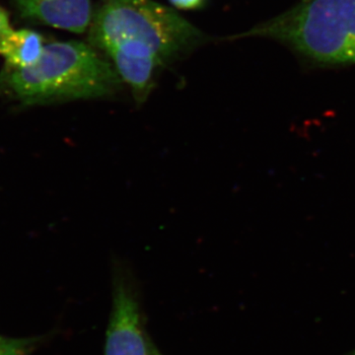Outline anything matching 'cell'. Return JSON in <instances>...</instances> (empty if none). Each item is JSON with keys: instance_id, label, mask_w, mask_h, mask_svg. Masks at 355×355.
Masks as SVG:
<instances>
[{"instance_id": "obj_10", "label": "cell", "mask_w": 355, "mask_h": 355, "mask_svg": "<svg viewBox=\"0 0 355 355\" xmlns=\"http://www.w3.org/2000/svg\"><path fill=\"white\" fill-rule=\"evenodd\" d=\"M151 355H162L160 354V352L157 349H156L155 345L151 343Z\"/></svg>"}, {"instance_id": "obj_8", "label": "cell", "mask_w": 355, "mask_h": 355, "mask_svg": "<svg viewBox=\"0 0 355 355\" xmlns=\"http://www.w3.org/2000/svg\"><path fill=\"white\" fill-rule=\"evenodd\" d=\"M14 30L9 22V16L4 9L0 7V55L3 53L4 46Z\"/></svg>"}, {"instance_id": "obj_2", "label": "cell", "mask_w": 355, "mask_h": 355, "mask_svg": "<svg viewBox=\"0 0 355 355\" xmlns=\"http://www.w3.org/2000/svg\"><path fill=\"white\" fill-rule=\"evenodd\" d=\"M121 85L113 64L93 46L72 41L44 44L37 64L27 69L6 67L0 76V88L29 105L107 97Z\"/></svg>"}, {"instance_id": "obj_1", "label": "cell", "mask_w": 355, "mask_h": 355, "mask_svg": "<svg viewBox=\"0 0 355 355\" xmlns=\"http://www.w3.org/2000/svg\"><path fill=\"white\" fill-rule=\"evenodd\" d=\"M203 40L197 27L153 0H105L89 26L91 46L108 55L137 104L146 101L161 67Z\"/></svg>"}, {"instance_id": "obj_3", "label": "cell", "mask_w": 355, "mask_h": 355, "mask_svg": "<svg viewBox=\"0 0 355 355\" xmlns=\"http://www.w3.org/2000/svg\"><path fill=\"white\" fill-rule=\"evenodd\" d=\"M261 37L322 64H355V0H300L233 39Z\"/></svg>"}, {"instance_id": "obj_5", "label": "cell", "mask_w": 355, "mask_h": 355, "mask_svg": "<svg viewBox=\"0 0 355 355\" xmlns=\"http://www.w3.org/2000/svg\"><path fill=\"white\" fill-rule=\"evenodd\" d=\"M25 19L81 34L92 21L90 0H11Z\"/></svg>"}, {"instance_id": "obj_7", "label": "cell", "mask_w": 355, "mask_h": 355, "mask_svg": "<svg viewBox=\"0 0 355 355\" xmlns=\"http://www.w3.org/2000/svg\"><path fill=\"white\" fill-rule=\"evenodd\" d=\"M36 342L35 338H11L0 336V355H29Z\"/></svg>"}, {"instance_id": "obj_9", "label": "cell", "mask_w": 355, "mask_h": 355, "mask_svg": "<svg viewBox=\"0 0 355 355\" xmlns=\"http://www.w3.org/2000/svg\"><path fill=\"white\" fill-rule=\"evenodd\" d=\"M169 1L177 8L183 9V10L198 9L205 3V0H169Z\"/></svg>"}, {"instance_id": "obj_4", "label": "cell", "mask_w": 355, "mask_h": 355, "mask_svg": "<svg viewBox=\"0 0 355 355\" xmlns=\"http://www.w3.org/2000/svg\"><path fill=\"white\" fill-rule=\"evenodd\" d=\"M105 355H151V342L144 331L139 299L120 272L114 277Z\"/></svg>"}, {"instance_id": "obj_6", "label": "cell", "mask_w": 355, "mask_h": 355, "mask_svg": "<svg viewBox=\"0 0 355 355\" xmlns=\"http://www.w3.org/2000/svg\"><path fill=\"white\" fill-rule=\"evenodd\" d=\"M44 48L43 37L32 30L13 31L4 46L2 55L6 67L27 69L38 62Z\"/></svg>"}]
</instances>
